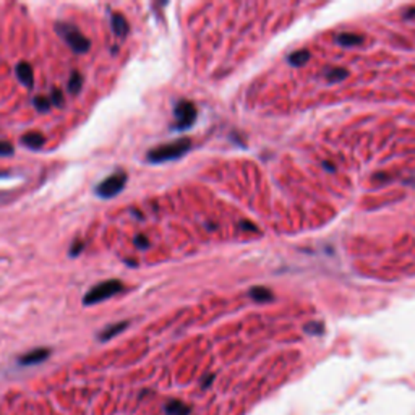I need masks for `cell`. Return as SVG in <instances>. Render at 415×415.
I'll use <instances>...</instances> for the list:
<instances>
[{"label": "cell", "instance_id": "cell-1", "mask_svg": "<svg viewBox=\"0 0 415 415\" xmlns=\"http://www.w3.org/2000/svg\"><path fill=\"white\" fill-rule=\"evenodd\" d=\"M192 148V140L190 138H180L176 141H171V143L156 146V148L150 150L146 152V160L152 164H162L169 161L180 160L185 152Z\"/></svg>", "mask_w": 415, "mask_h": 415}, {"label": "cell", "instance_id": "cell-2", "mask_svg": "<svg viewBox=\"0 0 415 415\" xmlns=\"http://www.w3.org/2000/svg\"><path fill=\"white\" fill-rule=\"evenodd\" d=\"M124 291V284L120 282L119 279H109V281H104L100 282L97 286H95L92 289H90L88 294L83 297V303L85 305H96V303H101L104 300L111 299L114 296H117Z\"/></svg>", "mask_w": 415, "mask_h": 415}, {"label": "cell", "instance_id": "cell-3", "mask_svg": "<svg viewBox=\"0 0 415 415\" xmlns=\"http://www.w3.org/2000/svg\"><path fill=\"white\" fill-rule=\"evenodd\" d=\"M57 35L62 36V40L73 49L76 54H85L90 51L91 42L83 32H81L76 26L67 25V23H57L56 25Z\"/></svg>", "mask_w": 415, "mask_h": 415}, {"label": "cell", "instance_id": "cell-4", "mask_svg": "<svg viewBox=\"0 0 415 415\" xmlns=\"http://www.w3.org/2000/svg\"><path fill=\"white\" fill-rule=\"evenodd\" d=\"M127 185V174L125 172H116L112 176H109L107 179H104L102 182L96 187V195L100 198H114L117 196Z\"/></svg>", "mask_w": 415, "mask_h": 415}, {"label": "cell", "instance_id": "cell-5", "mask_svg": "<svg viewBox=\"0 0 415 415\" xmlns=\"http://www.w3.org/2000/svg\"><path fill=\"white\" fill-rule=\"evenodd\" d=\"M174 117H176L174 128L176 130L190 128L196 120L195 104L192 101H179L176 109H174Z\"/></svg>", "mask_w": 415, "mask_h": 415}, {"label": "cell", "instance_id": "cell-6", "mask_svg": "<svg viewBox=\"0 0 415 415\" xmlns=\"http://www.w3.org/2000/svg\"><path fill=\"white\" fill-rule=\"evenodd\" d=\"M49 356H51V349H46V347L35 349V351H31L28 354H25V356H21L20 363L25 365V367H30V365H37V363L44 362Z\"/></svg>", "mask_w": 415, "mask_h": 415}, {"label": "cell", "instance_id": "cell-7", "mask_svg": "<svg viewBox=\"0 0 415 415\" xmlns=\"http://www.w3.org/2000/svg\"><path fill=\"white\" fill-rule=\"evenodd\" d=\"M16 76H18V80L26 86V88H32V85H35V78H32V68H31L30 64L20 62L18 65H16Z\"/></svg>", "mask_w": 415, "mask_h": 415}, {"label": "cell", "instance_id": "cell-8", "mask_svg": "<svg viewBox=\"0 0 415 415\" xmlns=\"http://www.w3.org/2000/svg\"><path fill=\"white\" fill-rule=\"evenodd\" d=\"M21 143L30 150H40L44 145V136L37 132H30L21 136Z\"/></svg>", "mask_w": 415, "mask_h": 415}, {"label": "cell", "instance_id": "cell-9", "mask_svg": "<svg viewBox=\"0 0 415 415\" xmlns=\"http://www.w3.org/2000/svg\"><path fill=\"white\" fill-rule=\"evenodd\" d=\"M128 21L125 18L124 15L120 13H114L112 15V31L116 32L117 36L120 37H125L128 35Z\"/></svg>", "mask_w": 415, "mask_h": 415}, {"label": "cell", "instance_id": "cell-10", "mask_svg": "<svg viewBox=\"0 0 415 415\" xmlns=\"http://www.w3.org/2000/svg\"><path fill=\"white\" fill-rule=\"evenodd\" d=\"M128 326V321H120V323H116V325H111L107 326L106 330H104L101 335H100V339L104 342V341H109L112 339V337H116L119 332H122L124 330H127Z\"/></svg>", "mask_w": 415, "mask_h": 415}, {"label": "cell", "instance_id": "cell-11", "mask_svg": "<svg viewBox=\"0 0 415 415\" xmlns=\"http://www.w3.org/2000/svg\"><path fill=\"white\" fill-rule=\"evenodd\" d=\"M166 412L169 415H187L190 412V407L180 401H169L166 404Z\"/></svg>", "mask_w": 415, "mask_h": 415}, {"label": "cell", "instance_id": "cell-12", "mask_svg": "<svg viewBox=\"0 0 415 415\" xmlns=\"http://www.w3.org/2000/svg\"><path fill=\"white\" fill-rule=\"evenodd\" d=\"M250 297H252L255 302H270V300L272 299V294L270 289L266 287H253L252 291H250Z\"/></svg>", "mask_w": 415, "mask_h": 415}, {"label": "cell", "instance_id": "cell-13", "mask_svg": "<svg viewBox=\"0 0 415 415\" xmlns=\"http://www.w3.org/2000/svg\"><path fill=\"white\" fill-rule=\"evenodd\" d=\"M362 41H363L362 36L352 35V32H342V35L337 36V42H339V44H342V46H347V47L349 46H357Z\"/></svg>", "mask_w": 415, "mask_h": 415}, {"label": "cell", "instance_id": "cell-14", "mask_svg": "<svg viewBox=\"0 0 415 415\" xmlns=\"http://www.w3.org/2000/svg\"><path fill=\"white\" fill-rule=\"evenodd\" d=\"M81 86H83V76H81L80 72H73L68 80V91L72 95H78L81 91Z\"/></svg>", "mask_w": 415, "mask_h": 415}, {"label": "cell", "instance_id": "cell-15", "mask_svg": "<svg viewBox=\"0 0 415 415\" xmlns=\"http://www.w3.org/2000/svg\"><path fill=\"white\" fill-rule=\"evenodd\" d=\"M310 59V52L308 51H299V52H294L289 60H291L292 65H302L307 62Z\"/></svg>", "mask_w": 415, "mask_h": 415}, {"label": "cell", "instance_id": "cell-16", "mask_svg": "<svg viewBox=\"0 0 415 415\" xmlns=\"http://www.w3.org/2000/svg\"><path fill=\"white\" fill-rule=\"evenodd\" d=\"M32 104H35V107L40 112H46L49 111V107H51V101H49L46 96H36L35 100H32Z\"/></svg>", "mask_w": 415, "mask_h": 415}, {"label": "cell", "instance_id": "cell-17", "mask_svg": "<svg viewBox=\"0 0 415 415\" xmlns=\"http://www.w3.org/2000/svg\"><path fill=\"white\" fill-rule=\"evenodd\" d=\"M13 151V146L8 141H0V156H12Z\"/></svg>", "mask_w": 415, "mask_h": 415}, {"label": "cell", "instance_id": "cell-18", "mask_svg": "<svg viewBox=\"0 0 415 415\" xmlns=\"http://www.w3.org/2000/svg\"><path fill=\"white\" fill-rule=\"evenodd\" d=\"M341 76H342V78H344V76H347L346 70H332V72H330L326 75V78L330 81H337V80H341Z\"/></svg>", "mask_w": 415, "mask_h": 415}, {"label": "cell", "instance_id": "cell-19", "mask_svg": "<svg viewBox=\"0 0 415 415\" xmlns=\"http://www.w3.org/2000/svg\"><path fill=\"white\" fill-rule=\"evenodd\" d=\"M52 102H54V106H60V107L64 106L62 91H60V90H54L52 91Z\"/></svg>", "mask_w": 415, "mask_h": 415}, {"label": "cell", "instance_id": "cell-20", "mask_svg": "<svg viewBox=\"0 0 415 415\" xmlns=\"http://www.w3.org/2000/svg\"><path fill=\"white\" fill-rule=\"evenodd\" d=\"M305 330H307V332H315V335H320V332L323 331V326H321L320 323H311V326H307Z\"/></svg>", "mask_w": 415, "mask_h": 415}, {"label": "cell", "instance_id": "cell-21", "mask_svg": "<svg viewBox=\"0 0 415 415\" xmlns=\"http://www.w3.org/2000/svg\"><path fill=\"white\" fill-rule=\"evenodd\" d=\"M135 243H136V245H138V247H140V248H146V247H148V240H146L145 237H141V236H140V237H136V240H135Z\"/></svg>", "mask_w": 415, "mask_h": 415}, {"label": "cell", "instance_id": "cell-22", "mask_svg": "<svg viewBox=\"0 0 415 415\" xmlns=\"http://www.w3.org/2000/svg\"><path fill=\"white\" fill-rule=\"evenodd\" d=\"M73 247H75V250H73V252H70V255H72V256H76V255H78V253L81 252V250H83V243H80V242H78V243H75Z\"/></svg>", "mask_w": 415, "mask_h": 415}]
</instances>
